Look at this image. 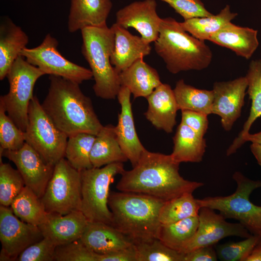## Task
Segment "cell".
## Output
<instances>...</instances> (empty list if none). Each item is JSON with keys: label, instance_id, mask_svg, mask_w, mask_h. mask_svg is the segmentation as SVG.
<instances>
[{"label": "cell", "instance_id": "6da1fadb", "mask_svg": "<svg viewBox=\"0 0 261 261\" xmlns=\"http://www.w3.org/2000/svg\"><path fill=\"white\" fill-rule=\"evenodd\" d=\"M179 164L171 155L146 149L137 164L121 174L116 188L120 191L143 193L166 202L203 186L182 177Z\"/></svg>", "mask_w": 261, "mask_h": 261}, {"label": "cell", "instance_id": "7a4b0ae2", "mask_svg": "<svg viewBox=\"0 0 261 261\" xmlns=\"http://www.w3.org/2000/svg\"><path fill=\"white\" fill-rule=\"evenodd\" d=\"M42 106L54 124L68 136L79 132L97 135L103 126L94 111L92 101L79 84L55 75Z\"/></svg>", "mask_w": 261, "mask_h": 261}, {"label": "cell", "instance_id": "3957f363", "mask_svg": "<svg viewBox=\"0 0 261 261\" xmlns=\"http://www.w3.org/2000/svg\"><path fill=\"white\" fill-rule=\"evenodd\" d=\"M165 202L151 196L132 192H111L108 206L112 226L134 241L158 238L160 210Z\"/></svg>", "mask_w": 261, "mask_h": 261}, {"label": "cell", "instance_id": "277c9868", "mask_svg": "<svg viewBox=\"0 0 261 261\" xmlns=\"http://www.w3.org/2000/svg\"><path fill=\"white\" fill-rule=\"evenodd\" d=\"M155 50L169 72L200 71L210 64L213 53L204 41L188 33L174 18H163Z\"/></svg>", "mask_w": 261, "mask_h": 261}, {"label": "cell", "instance_id": "5b68a950", "mask_svg": "<svg viewBox=\"0 0 261 261\" xmlns=\"http://www.w3.org/2000/svg\"><path fill=\"white\" fill-rule=\"evenodd\" d=\"M81 31V51L93 74L94 93L103 99H116L121 84L119 73L110 60L115 47V34L112 28L106 25L86 27Z\"/></svg>", "mask_w": 261, "mask_h": 261}, {"label": "cell", "instance_id": "8992f818", "mask_svg": "<svg viewBox=\"0 0 261 261\" xmlns=\"http://www.w3.org/2000/svg\"><path fill=\"white\" fill-rule=\"evenodd\" d=\"M232 178L237 184L232 194L197 199L198 203L200 207L218 211L226 219L238 220L251 234L261 236V206L249 200L251 193L261 188V181L250 179L240 172H235Z\"/></svg>", "mask_w": 261, "mask_h": 261}, {"label": "cell", "instance_id": "52a82bcc", "mask_svg": "<svg viewBox=\"0 0 261 261\" xmlns=\"http://www.w3.org/2000/svg\"><path fill=\"white\" fill-rule=\"evenodd\" d=\"M125 171L123 162L80 172L82 204L81 211L88 221H101L112 225V214L108 202L109 188L116 175Z\"/></svg>", "mask_w": 261, "mask_h": 261}, {"label": "cell", "instance_id": "ba28073f", "mask_svg": "<svg viewBox=\"0 0 261 261\" xmlns=\"http://www.w3.org/2000/svg\"><path fill=\"white\" fill-rule=\"evenodd\" d=\"M44 75L42 71L21 55L14 61L7 74L9 89L7 94L0 96V103L14 123L24 131L28 125L29 106L34 97L35 84Z\"/></svg>", "mask_w": 261, "mask_h": 261}, {"label": "cell", "instance_id": "9c48e42d", "mask_svg": "<svg viewBox=\"0 0 261 261\" xmlns=\"http://www.w3.org/2000/svg\"><path fill=\"white\" fill-rule=\"evenodd\" d=\"M25 137L26 143L48 164L55 166L65 158L68 136L54 124L36 96L31 99L29 106Z\"/></svg>", "mask_w": 261, "mask_h": 261}, {"label": "cell", "instance_id": "30bf717a", "mask_svg": "<svg viewBox=\"0 0 261 261\" xmlns=\"http://www.w3.org/2000/svg\"><path fill=\"white\" fill-rule=\"evenodd\" d=\"M42 202L48 213L66 215L81 211L82 204L80 172L65 158L54 166Z\"/></svg>", "mask_w": 261, "mask_h": 261}, {"label": "cell", "instance_id": "8fae6325", "mask_svg": "<svg viewBox=\"0 0 261 261\" xmlns=\"http://www.w3.org/2000/svg\"><path fill=\"white\" fill-rule=\"evenodd\" d=\"M58 42L48 33L37 46L25 47L20 53L30 64L38 67L45 74L60 76L79 84L90 80V69L77 65L63 56L58 50Z\"/></svg>", "mask_w": 261, "mask_h": 261}, {"label": "cell", "instance_id": "7c38bea8", "mask_svg": "<svg viewBox=\"0 0 261 261\" xmlns=\"http://www.w3.org/2000/svg\"><path fill=\"white\" fill-rule=\"evenodd\" d=\"M43 238L38 226L21 220L11 207L0 205L1 261H16L26 248Z\"/></svg>", "mask_w": 261, "mask_h": 261}, {"label": "cell", "instance_id": "4fadbf2b", "mask_svg": "<svg viewBox=\"0 0 261 261\" xmlns=\"http://www.w3.org/2000/svg\"><path fill=\"white\" fill-rule=\"evenodd\" d=\"M199 225L191 239L182 248L180 252L186 254L196 248L211 246L227 237L247 238L251 234L240 223H231L220 214L206 207L200 208Z\"/></svg>", "mask_w": 261, "mask_h": 261}, {"label": "cell", "instance_id": "5bb4252c", "mask_svg": "<svg viewBox=\"0 0 261 261\" xmlns=\"http://www.w3.org/2000/svg\"><path fill=\"white\" fill-rule=\"evenodd\" d=\"M1 156L7 158L15 164L24 179L25 186L41 198L52 176L54 166L46 162L41 155L26 142L21 148L16 150H5L0 147V161Z\"/></svg>", "mask_w": 261, "mask_h": 261}, {"label": "cell", "instance_id": "9a60e30c", "mask_svg": "<svg viewBox=\"0 0 261 261\" xmlns=\"http://www.w3.org/2000/svg\"><path fill=\"white\" fill-rule=\"evenodd\" d=\"M247 88L246 76L228 81L217 82L213 85L212 114L220 117L222 126L226 131L232 129L241 116Z\"/></svg>", "mask_w": 261, "mask_h": 261}, {"label": "cell", "instance_id": "2e32d148", "mask_svg": "<svg viewBox=\"0 0 261 261\" xmlns=\"http://www.w3.org/2000/svg\"><path fill=\"white\" fill-rule=\"evenodd\" d=\"M157 6L155 0L134 1L116 12V23L126 29L133 28L149 44L155 42L162 19L157 13Z\"/></svg>", "mask_w": 261, "mask_h": 261}, {"label": "cell", "instance_id": "e0dca14e", "mask_svg": "<svg viewBox=\"0 0 261 261\" xmlns=\"http://www.w3.org/2000/svg\"><path fill=\"white\" fill-rule=\"evenodd\" d=\"M131 92L121 86L117 98L121 106L115 131L120 147L132 165L135 166L146 150L136 131L130 102Z\"/></svg>", "mask_w": 261, "mask_h": 261}, {"label": "cell", "instance_id": "ac0fdd59", "mask_svg": "<svg viewBox=\"0 0 261 261\" xmlns=\"http://www.w3.org/2000/svg\"><path fill=\"white\" fill-rule=\"evenodd\" d=\"M88 222L79 210L64 215L48 213L46 220L38 227L44 237L58 246L80 239Z\"/></svg>", "mask_w": 261, "mask_h": 261}, {"label": "cell", "instance_id": "d6986e66", "mask_svg": "<svg viewBox=\"0 0 261 261\" xmlns=\"http://www.w3.org/2000/svg\"><path fill=\"white\" fill-rule=\"evenodd\" d=\"M146 99L148 108L144 115L146 119L157 129L172 132L179 110L171 87L161 83Z\"/></svg>", "mask_w": 261, "mask_h": 261}, {"label": "cell", "instance_id": "ffe728a7", "mask_svg": "<svg viewBox=\"0 0 261 261\" xmlns=\"http://www.w3.org/2000/svg\"><path fill=\"white\" fill-rule=\"evenodd\" d=\"M115 34V47L110 57L112 65L119 73L136 60L151 53L150 44L141 37L134 35L116 23L111 26Z\"/></svg>", "mask_w": 261, "mask_h": 261}, {"label": "cell", "instance_id": "44dd1931", "mask_svg": "<svg viewBox=\"0 0 261 261\" xmlns=\"http://www.w3.org/2000/svg\"><path fill=\"white\" fill-rule=\"evenodd\" d=\"M80 240L89 249L107 254L129 247L133 241L112 225L101 221H88Z\"/></svg>", "mask_w": 261, "mask_h": 261}, {"label": "cell", "instance_id": "7402d4cb", "mask_svg": "<svg viewBox=\"0 0 261 261\" xmlns=\"http://www.w3.org/2000/svg\"><path fill=\"white\" fill-rule=\"evenodd\" d=\"M112 8L110 0H71L67 27L70 33L89 27H101Z\"/></svg>", "mask_w": 261, "mask_h": 261}, {"label": "cell", "instance_id": "603a6c76", "mask_svg": "<svg viewBox=\"0 0 261 261\" xmlns=\"http://www.w3.org/2000/svg\"><path fill=\"white\" fill-rule=\"evenodd\" d=\"M257 36V30L230 22L213 35L208 41L227 48L237 56L248 59L259 45Z\"/></svg>", "mask_w": 261, "mask_h": 261}, {"label": "cell", "instance_id": "cb8c5ba5", "mask_svg": "<svg viewBox=\"0 0 261 261\" xmlns=\"http://www.w3.org/2000/svg\"><path fill=\"white\" fill-rule=\"evenodd\" d=\"M29 39L26 33L10 18H2L0 23V80H3Z\"/></svg>", "mask_w": 261, "mask_h": 261}, {"label": "cell", "instance_id": "d4e9b609", "mask_svg": "<svg viewBox=\"0 0 261 261\" xmlns=\"http://www.w3.org/2000/svg\"><path fill=\"white\" fill-rule=\"evenodd\" d=\"M121 86L127 87L134 98H146L162 83L157 71L143 58L119 73Z\"/></svg>", "mask_w": 261, "mask_h": 261}, {"label": "cell", "instance_id": "484cf974", "mask_svg": "<svg viewBox=\"0 0 261 261\" xmlns=\"http://www.w3.org/2000/svg\"><path fill=\"white\" fill-rule=\"evenodd\" d=\"M90 159L93 167L95 168L128 160L119 144L115 126L112 124L103 126L96 135Z\"/></svg>", "mask_w": 261, "mask_h": 261}, {"label": "cell", "instance_id": "4316f807", "mask_svg": "<svg viewBox=\"0 0 261 261\" xmlns=\"http://www.w3.org/2000/svg\"><path fill=\"white\" fill-rule=\"evenodd\" d=\"M174 147L170 154L176 162H200L206 147V140L181 122L173 137Z\"/></svg>", "mask_w": 261, "mask_h": 261}, {"label": "cell", "instance_id": "83f0119b", "mask_svg": "<svg viewBox=\"0 0 261 261\" xmlns=\"http://www.w3.org/2000/svg\"><path fill=\"white\" fill-rule=\"evenodd\" d=\"M245 76L247 81L246 93L251 101L250 113L243 129L227 150L226 155L228 156L236 152L242 137L249 132L253 123L261 116V59L251 61Z\"/></svg>", "mask_w": 261, "mask_h": 261}, {"label": "cell", "instance_id": "f1b7e54d", "mask_svg": "<svg viewBox=\"0 0 261 261\" xmlns=\"http://www.w3.org/2000/svg\"><path fill=\"white\" fill-rule=\"evenodd\" d=\"M173 90L178 110L198 112L208 116L212 114L213 90L198 89L180 79Z\"/></svg>", "mask_w": 261, "mask_h": 261}, {"label": "cell", "instance_id": "f546056e", "mask_svg": "<svg viewBox=\"0 0 261 261\" xmlns=\"http://www.w3.org/2000/svg\"><path fill=\"white\" fill-rule=\"evenodd\" d=\"M237 15V13L231 12L230 6L227 5L216 15L189 19L180 22V24L185 31L193 37L205 41L231 22Z\"/></svg>", "mask_w": 261, "mask_h": 261}, {"label": "cell", "instance_id": "4dcf8cb0", "mask_svg": "<svg viewBox=\"0 0 261 261\" xmlns=\"http://www.w3.org/2000/svg\"><path fill=\"white\" fill-rule=\"evenodd\" d=\"M10 207L21 220L37 226L46 220L48 215L41 198L26 186L13 201Z\"/></svg>", "mask_w": 261, "mask_h": 261}, {"label": "cell", "instance_id": "1f68e13d", "mask_svg": "<svg viewBox=\"0 0 261 261\" xmlns=\"http://www.w3.org/2000/svg\"><path fill=\"white\" fill-rule=\"evenodd\" d=\"M198 225V216L173 223L161 224L158 238L168 247L180 252L195 235Z\"/></svg>", "mask_w": 261, "mask_h": 261}, {"label": "cell", "instance_id": "d6a6232c", "mask_svg": "<svg viewBox=\"0 0 261 261\" xmlns=\"http://www.w3.org/2000/svg\"><path fill=\"white\" fill-rule=\"evenodd\" d=\"M96 135L87 132H79L68 136L65 158L76 170L92 168L90 159L92 147Z\"/></svg>", "mask_w": 261, "mask_h": 261}, {"label": "cell", "instance_id": "836d02e7", "mask_svg": "<svg viewBox=\"0 0 261 261\" xmlns=\"http://www.w3.org/2000/svg\"><path fill=\"white\" fill-rule=\"evenodd\" d=\"M200 208L192 193H184L164 202L160 210V221L167 224L197 216Z\"/></svg>", "mask_w": 261, "mask_h": 261}, {"label": "cell", "instance_id": "e575fe53", "mask_svg": "<svg viewBox=\"0 0 261 261\" xmlns=\"http://www.w3.org/2000/svg\"><path fill=\"white\" fill-rule=\"evenodd\" d=\"M136 261H185V254L173 249L159 238L133 242Z\"/></svg>", "mask_w": 261, "mask_h": 261}, {"label": "cell", "instance_id": "d590c367", "mask_svg": "<svg viewBox=\"0 0 261 261\" xmlns=\"http://www.w3.org/2000/svg\"><path fill=\"white\" fill-rule=\"evenodd\" d=\"M25 187L17 169L8 163H0V204L10 207L13 201Z\"/></svg>", "mask_w": 261, "mask_h": 261}, {"label": "cell", "instance_id": "8d00e7d4", "mask_svg": "<svg viewBox=\"0 0 261 261\" xmlns=\"http://www.w3.org/2000/svg\"><path fill=\"white\" fill-rule=\"evenodd\" d=\"M6 113L0 103V147L9 150H18L26 142L25 131Z\"/></svg>", "mask_w": 261, "mask_h": 261}, {"label": "cell", "instance_id": "74e56055", "mask_svg": "<svg viewBox=\"0 0 261 261\" xmlns=\"http://www.w3.org/2000/svg\"><path fill=\"white\" fill-rule=\"evenodd\" d=\"M261 236L251 234L245 240L218 245L216 249L218 258L222 261H246Z\"/></svg>", "mask_w": 261, "mask_h": 261}, {"label": "cell", "instance_id": "f35d334b", "mask_svg": "<svg viewBox=\"0 0 261 261\" xmlns=\"http://www.w3.org/2000/svg\"><path fill=\"white\" fill-rule=\"evenodd\" d=\"M100 254L89 249L79 239L57 246L54 261H100Z\"/></svg>", "mask_w": 261, "mask_h": 261}, {"label": "cell", "instance_id": "ab89813d", "mask_svg": "<svg viewBox=\"0 0 261 261\" xmlns=\"http://www.w3.org/2000/svg\"><path fill=\"white\" fill-rule=\"evenodd\" d=\"M57 246L44 237L26 248L17 257V261H53Z\"/></svg>", "mask_w": 261, "mask_h": 261}, {"label": "cell", "instance_id": "60d3db41", "mask_svg": "<svg viewBox=\"0 0 261 261\" xmlns=\"http://www.w3.org/2000/svg\"><path fill=\"white\" fill-rule=\"evenodd\" d=\"M168 3L184 18L209 16L212 14L200 0H160Z\"/></svg>", "mask_w": 261, "mask_h": 261}, {"label": "cell", "instance_id": "b9f144b4", "mask_svg": "<svg viewBox=\"0 0 261 261\" xmlns=\"http://www.w3.org/2000/svg\"><path fill=\"white\" fill-rule=\"evenodd\" d=\"M208 115L198 112L181 111V121L200 135L204 137L208 128Z\"/></svg>", "mask_w": 261, "mask_h": 261}, {"label": "cell", "instance_id": "7bdbcfd3", "mask_svg": "<svg viewBox=\"0 0 261 261\" xmlns=\"http://www.w3.org/2000/svg\"><path fill=\"white\" fill-rule=\"evenodd\" d=\"M216 250L213 246L200 247L185 254V261H216Z\"/></svg>", "mask_w": 261, "mask_h": 261}, {"label": "cell", "instance_id": "ee69618b", "mask_svg": "<svg viewBox=\"0 0 261 261\" xmlns=\"http://www.w3.org/2000/svg\"><path fill=\"white\" fill-rule=\"evenodd\" d=\"M100 261H136L134 246L133 245L109 254L101 255Z\"/></svg>", "mask_w": 261, "mask_h": 261}, {"label": "cell", "instance_id": "f6af8a7d", "mask_svg": "<svg viewBox=\"0 0 261 261\" xmlns=\"http://www.w3.org/2000/svg\"><path fill=\"white\" fill-rule=\"evenodd\" d=\"M249 141L251 143L261 144V131L251 134L249 132L245 134L241 138L239 145V148L246 142Z\"/></svg>", "mask_w": 261, "mask_h": 261}, {"label": "cell", "instance_id": "bcb514c9", "mask_svg": "<svg viewBox=\"0 0 261 261\" xmlns=\"http://www.w3.org/2000/svg\"><path fill=\"white\" fill-rule=\"evenodd\" d=\"M250 148L258 163L261 167V144L252 143Z\"/></svg>", "mask_w": 261, "mask_h": 261}, {"label": "cell", "instance_id": "7dc6e473", "mask_svg": "<svg viewBox=\"0 0 261 261\" xmlns=\"http://www.w3.org/2000/svg\"></svg>", "mask_w": 261, "mask_h": 261}]
</instances>
